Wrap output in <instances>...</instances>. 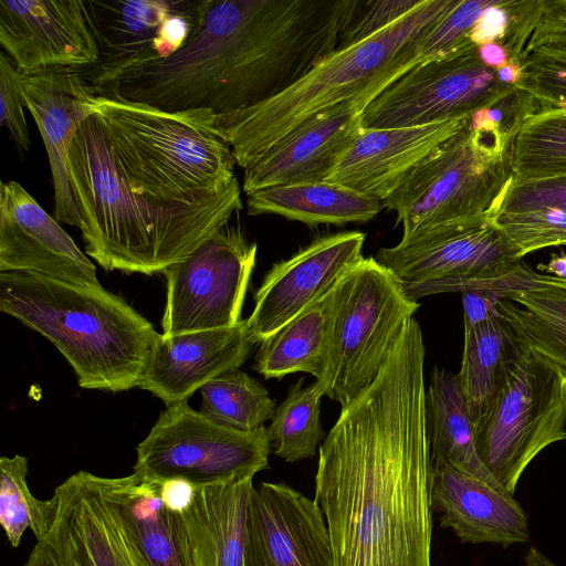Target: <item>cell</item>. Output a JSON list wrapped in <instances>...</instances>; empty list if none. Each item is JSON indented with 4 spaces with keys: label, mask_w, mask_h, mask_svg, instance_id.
<instances>
[{
    "label": "cell",
    "mask_w": 566,
    "mask_h": 566,
    "mask_svg": "<svg viewBox=\"0 0 566 566\" xmlns=\"http://www.w3.org/2000/svg\"><path fill=\"white\" fill-rule=\"evenodd\" d=\"M422 332L411 318L318 449L315 497L335 566H431L433 462Z\"/></svg>",
    "instance_id": "6da1fadb"
},
{
    "label": "cell",
    "mask_w": 566,
    "mask_h": 566,
    "mask_svg": "<svg viewBox=\"0 0 566 566\" xmlns=\"http://www.w3.org/2000/svg\"><path fill=\"white\" fill-rule=\"evenodd\" d=\"M69 171L85 252L106 271L164 273L242 209L237 178L196 205H163L135 192L94 113L72 142Z\"/></svg>",
    "instance_id": "7a4b0ae2"
},
{
    "label": "cell",
    "mask_w": 566,
    "mask_h": 566,
    "mask_svg": "<svg viewBox=\"0 0 566 566\" xmlns=\"http://www.w3.org/2000/svg\"><path fill=\"white\" fill-rule=\"evenodd\" d=\"M0 311L50 340L80 387H138L159 333L120 296L32 272H0Z\"/></svg>",
    "instance_id": "3957f363"
},
{
    "label": "cell",
    "mask_w": 566,
    "mask_h": 566,
    "mask_svg": "<svg viewBox=\"0 0 566 566\" xmlns=\"http://www.w3.org/2000/svg\"><path fill=\"white\" fill-rule=\"evenodd\" d=\"M459 0H422L406 17L355 45L336 49L282 94L230 114L217 128L243 170L269 147L311 116L347 101L368 104L420 64L421 35Z\"/></svg>",
    "instance_id": "277c9868"
},
{
    "label": "cell",
    "mask_w": 566,
    "mask_h": 566,
    "mask_svg": "<svg viewBox=\"0 0 566 566\" xmlns=\"http://www.w3.org/2000/svg\"><path fill=\"white\" fill-rule=\"evenodd\" d=\"M92 104L135 192L163 205H196L237 178L213 112H168L101 95Z\"/></svg>",
    "instance_id": "5b68a950"
},
{
    "label": "cell",
    "mask_w": 566,
    "mask_h": 566,
    "mask_svg": "<svg viewBox=\"0 0 566 566\" xmlns=\"http://www.w3.org/2000/svg\"><path fill=\"white\" fill-rule=\"evenodd\" d=\"M517 129H472L469 120L418 165L382 201L402 224L400 241L496 216L514 179L511 151Z\"/></svg>",
    "instance_id": "8992f818"
},
{
    "label": "cell",
    "mask_w": 566,
    "mask_h": 566,
    "mask_svg": "<svg viewBox=\"0 0 566 566\" xmlns=\"http://www.w3.org/2000/svg\"><path fill=\"white\" fill-rule=\"evenodd\" d=\"M324 301L325 361L315 382L324 396L345 407L376 380L419 303L387 268L364 256Z\"/></svg>",
    "instance_id": "52a82bcc"
},
{
    "label": "cell",
    "mask_w": 566,
    "mask_h": 566,
    "mask_svg": "<svg viewBox=\"0 0 566 566\" xmlns=\"http://www.w3.org/2000/svg\"><path fill=\"white\" fill-rule=\"evenodd\" d=\"M375 259L418 298L446 292L495 291L504 297L536 285L541 274L523 262L495 216L439 227L380 249Z\"/></svg>",
    "instance_id": "ba28073f"
},
{
    "label": "cell",
    "mask_w": 566,
    "mask_h": 566,
    "mask_svg": "<svg viewBox=\"0 0 566 566\" xmlns=\"http://www.w3.org/2000/svg\"><path fill=\"white\" fill-rule=\"evenodd\" d=\"M566 373L526 347L488 410L473 424L478 453L514 495L525 469L566 439Z\"/></svg>",
    "instance_id": "9c48e42d"
},
{
    "label": "cell",
    "mask_w": 566,
    "mask_h": 566,
    "mask_svg": "<svg viewBox=\"0 0 566 566\" xmlns=\"http://www.w3.org/2000/svg\"><path fill=\"white\" fill-rule=\"evenodd\" d=\"M271 450L264 426L253 431L227 428L185 401L167 407L137 446L134 472L158 481L180 478L201 486L255 475L269 467Z\"/></svg>",
    "instance_id": "30bf717a"
},
{
    "label": "cell",
    "mask_w": 566,
    "mask_h": 566,
    "mask_svg": "<svg viewBox=\"0 0 566 566\" xmlns=\"http://www.w3.org/2000/svg\"><path fill=\"white\" fill-rule=\"evenodd\" d=\"M515 85L502 83L471 41L421 63L378 94L361 112L363 128L421 126L471 116L509 96Z\"/></svg>",
    "instance_id": "8fae6325"
},
{
    "label": "cell",
    "mask_w": 566,
    "mask_h": 566,
    "mask_svg": "<svg viewBox=\"0 0 566 566\" xmlns=\"http://www.w3.org/2000/svg\"><path fill=\"white\" fill-rule=\"evenodd\" d=\"M53 495L51 527L23 566H153L122 515L112 478L82 470Z\"/></svg>",
    "instance_id": "7c38bea8"
},
{
    "label": "cell",
    "mask_w": 566,
    "mask_h": 566,
    "mask_svg": "<svg viewBox=\"0 0 566 566\" xmlns=\"http://www.w3.org/2000/svg\"><path fill=\"white\" fill-rule=\"evenodd\" d=\"M256 243L227 224L182 261L169 266L163 334L232 327L241 319Z\"/></svg>",
    "instance_id": "4fadbf2b"
},
{
    "label": "cell",
    "mask_w": 566,
    "mask_h": 566,
    "mask_svg": "<svg viewBox=\"0 0 566 566\" xmlns=\"http://www.w3.org/2000/svg\"><path fill=\"white\" fill-rule=\"evenodd\" d=\"M206 0H84L97 61L76 71L98 95L125 70L178 52Z\"/></svg>",
    "instance_id": "5bb4252c"
},
{
    "label": "cell",
    "mask_w": 566,
    "mask_h": 566,
    "mask_svg": "<svg viewBox=\"0 0 566 566\" xmlns=\"http://www.w3.org/2000/svg\"><path fill=\"white\" fill-rule=\"evenodd\" d=\"M0 44L24 76L98 59L84 0H0Z\"/></svg>",
    "instance_id": "9a60e30c"
},
{
    "label": "cell",
    "mask_w": 566,
    "mask_h": 566,
    "mask_svg": "<svg viewBox=\"0 0 566 566\" xmlns=\"http://www.w3.org/2000/svg\"><path fill=\"white\" fill-rule=\"evenodd\" d=\"M365 233L337 232L314 240L290 259L274 264L254 295L247 318L254 344L322 301L345 272L363 258Z\"/></svg>",
    "instance_id": "2e32d148"
},
{
    "label": "cell",
    "mask_w": 566,
    "mask_h": 566,
    "mask_svg": "<svg viewBox=\"0 0 566 566\" xmlns=\"http://www.w3.org/2000/svg\"><path fill=\"white\" fill-rule=\"evenodd\" d=\"M0 272H32L77 286H102L96 266L14 180L0 186Z\"/></svg>",
    "instance_id": "e0dca14e"
},
{
    "label": "cell",
    "mask_w": 566,
    "mask_h": 566,
    "mask_svg": "<svg viewBox=\"0 0 566 566\" xmlns=\"http://www.w3.org/2000/svg\"><path fill=\"white\" fill-rule=\"evenodd\" d=\"M245 566H335L317 502L284 483L254 486Z\"/></svg>",
    "instance_id": "ac0fdd59"
},
{
    "label": "cell",
    "mask_w": 566,
    "mask_h": 566,
    "mask_svg": "<svg viewBox=\"0 0 566 566\" xmlns=\"http://www.w3.org/2000/svg\"><path fill=\"white\" fill-rule=\"evenodd\" d=\"M470 120L458 117L421 126L360 128L326 181L388 198L407 176Z\"/></svg>",
    "instance_id": "d6986e66"
},
{
    "label": "cell",
    "mask_w": 566,
    "mask_h": 566,
    "mask_svg": "<svg viewBox=\"0 0 566 566\" xmlns=\"http://www.w3.org/2000/svg\"><path fill=\"white\" fill-rule=\"evenodd\" d=\"M360 99L344 102L308 117L244 169L243 191L326 180L361 128Z\"/></svg>",
    "instance_id": "ffe728a7"
},
{
    "label": "cell",
    "mask_w": 566,
    "mask_h": 566,
    "mask_svg": "<svg viewBox=\"0 0 566 566\" xmlns=\"http://www.w3.org/2000/svg\"><path fill=\"white\" fill-rule=\"evenodd\" d=\"M27 108L33 117L49 158L54 218L80 229L69 153L81 124L93 114L95 91L74 70H54L28 75L22 81Z\"/></svg>",
    "instance_id": "44dd1931"
},
{
    "label": "cell",
    "mask_w": 566,
    "mask_h": 566,
    "mask_svg": "<svg viewBox=\"0 0 566 566\" xmlns=\"http://www.w3.org/2000/svg\"><path fill=\"white\" fill-rule=\"evenodd\" d=\"M254 345L247 319L232 327L159 334L138 387L167 407L185 402L210 380L239 368Z\"/></svg>",
    "instance_id": "7402d4cb"
},
{
    "label": "cell",
    "mask_w": 566,
    "mask_h": 566,
    "mask_svg": "<svg viewBox=\"0 0 566 566\" xmlns=\"http://www.w3.org/2000/svg\"><path fill=\"white\" fill-rule=\"evenodd\" d=\"M432 505L461 543L506 547L530 539L527 516L511 493L446 462L433 463Z\"/></svg>",
    "instance_id": "603a6c76"
},
{
    "label": "cell",
    "mask_w": 566,
    "mask_h": 566,
    "mask_svg": "<svg viewBox=\"0 0 566 566\" xmlns=\"http://www.w3.org/2000/svg\"><path fill=\"white\" fill-rule=\"evenodd\" d=\"M252 474L196 486L175 513L186 566H245Z\"/></svg>",
    "instance_id": "cb8c5ba5"
},
{
    "label": "cell",
    "mask_w": 566,
    "mask_h": 566,
    "mask_svg": "<svg viewBox=\"0 0 566 566\" xmlns=\"http://www.w3.org/2000/svg\"><path fill=\"white\" fill-rule=\"evenodd\" d=\"M248 213L277 214L310 227L373 220L384 208L374 197L332 181L272 186L247 195Z\"/></svg>",
    "instance_id": "d4e9b609"
},
{
    "label": "cell",
    "mask_w": 566,
    "mask_h": 566,
    "mask_svg": "<svg viewBox=\"0 0 566 566\" xmlns=\"http://www.w3.org/2000/svg\"><path fill=\"white\" fill-rule=\"evenodd\" d=\"M426 424L433 463L446 462L503 489L478 453L473 422L458 375L434 367L426 390Z\"/></svg>",
    "instance_id": "484cf974"
},
{
    "label": "cell",
    "mask_w": 566,
    "mask_h": 566,
    "mask_svg": "<svg viewBox=\"0 0 566 566\" xmlns=\"http://www.w3.org/2000/svg\"><path fill=\"white\" fill-rule=\"evenodd\" d=\"M525 349L502 314L464 328L458 379L473 424L488 412Z\"/></svg>",
    "instance_id": "4316f807"
},
{
    "label": "cell",
    "mask_w": 566,
    "mask_h": 566,
    "mask_svg": "<svg viewBox=\"0 0 566 566\" xmlns=\"http://www.w3.org/2000/svg\"><path fill=\"white\" fill-rule=\"evenodd\" d=\"M499 310L528 349L566 373V279L542 274L535 286L503 297Z\"/></svg>",
    "instance_id": "83f0119b"
},
{
    "label": "cell",
    "mask_w": 566,
    "mask_h": 566,
    "mask_svg": "<svg viewBox=\"0 0 566 566\" xmlns=\"http://www.w3.org/2000/svg\"><path fill=\"white\" fill-rule=\"evenodd\" d=\"M122 515L153 566H186L178 521L163 503L160 481L133 472L112 478Z\"/></svg>",
    "instance_id": "f1b7e54d"
},
{
    "label": "cell",
    "mask_w": 566,
    "mask_h": 566,
    "mask_svg": "<svg viewBox=\"0 0 566 566\" xmlns=\"http://www.w3.org/2000/svg\"><path fill=\"white\" fill-rule=\"evenodd\" d=\"M326 349L324 298L260 343L253 368L264 378L297 371L322 376Z\"/></svg>",
    "instance_id": "f546056e"
},
{
    "label": "cell",
    "mask_w": 566,
    "mask_h": 566,
    "mask_svg": "<svg viewBox=\"0 0 566 566\" xmlns=\"http://www.w3.org/2000/svg\"><path fill=\"white\" fill-rule=\"evenodd\" d=\"M514 181L566 175V113L543 108L526 116L512 143Z\"/></svg>",
    "instance_id": "4dcf8cb0"
},
{
    "label": "cell",
    "mask_w": 566,
    "mask_h": 566,
    "mask_svg": "<svg viewBox=\"0 0 566 566\" xmlns=\"http://www.w3.org/2000/svg\"><path fill=\"white\" fill-rule=\"evenodd\" d=\"M199 390V411L218 424L240 431L263 427L276 408L261 382L239 368L223 373Z\"/></svg>",
    "instance_id": "1f68e13d"
},
{
    "label": "cell",
    "mask_w": 566,
    "mask_h": 566,
    "mask_svg": "<svg viewBox=\"0 0 566 566\" xmlns=\"http://www.w3.org/2000/svg\"><path fill=\"white\" fill-rule=\"evenodd\" d=\"M303 382L291 386L266 428L274 454L291 463L315 455L326 437L319 419L324 394L315 381Z\"/></svg>",
    "instance_id": "d6a6232c"
},
{
    "label": "cell",
    "mask_w": 566,
    "mask_h": 566,
    "mask_svg": "<svg viewBox=\"0 0 566 566\" xmlns=\"http://www.w3.org/2000/svg\"><path fill=\"white\" fill-rule=\"evenodd\" d=\"M510 25L499 42L509 57L542 52L566 55V0H507Z\"/></svg>",
    "instance_id": "836d02e7"
},
{
    "label": "cell",
    "mask_w": 566,
    "mask_h": 566,
    "mask_svg": "<svg viewBox=\"0 0 566 566\" xmlns=\"http://www.w3.org/2000/svg\"><path fill=\"white\" fill-rule=\"evenodd\" d=\"M28 459L15 454L0 458V524L12 547H18L29 528L41 538L51 527L56 499L39 500L28 485Z\"/></svg>",
    "instance_id": "e575fe53"
},
{
    "label": "cell",
    "mask_w": 566,
    "mask_h": 566,
    "mask_svg": "<svg viewBox=\"0 0 566 566\" xmlns=\"http://www.w3.org/2000/svg\"><path fill=\"white\" fill-rule=\"evenodd\" d=\"M495 222L522 258L547 247L566 245V207L499 212Z\"/></svg>",
    "instance_id": "d590c367"
},
{
    "label": "cell",
    "mask_w": 566,
    "mask_h": 566,
    "mask_svg": "<svg viewBox=\"0 0 566 566\" xmlns=\"http://www.w3.org/2000/svg\"><path fill=\"white\" fill-rule=\"evenodd\" d=\"M497 0H459L418 41L421 63L448 54L469 42V34L482 12Z\"/></svg>",
    "instance_id": "8d00e7d4"
},
{
    "label": "cell",
    "mask_w": 566,
    "mask_h": 566,
    "mask_svg": "<svg viewBox=\"0 0 566 566\" xmlns=\"http://www.w3.org/2000/svg\"><path fill=\"white\" fill-rule=\"evenodd\" d=\"M421 2L422 0H350L338 35L337 49L348 48L374 36L406 17Z\"/></svg>",
    "instance_id": "74e56055"
},
{
    "label": "cell",
    "mask_w": 566,
    "mask_h": 566,
    "mask_svg": "<svg viewBox=\"0 0 566 566\" xmlns=\"http://www.w3.org/2000/svg\"><path fill=\"white\" fill-rule=\"evenodd\" d=\"M520 63L523 77L515 86L532 98L535 111L566 104V55L535 52Z\"/></svg>",
    "instance_id": "f35d334b"
},
{
    "label": "cell",
    "mask_w": 566,
    "mask_h": 566,
    "mask_svg": "<svg viewBox=\"0 0 566 566\" xmlns=\"http://www.w3.org/2000/svg\"><path fill=\"white\" fill-rule=\"evenodd\" d=\"M24 75L4 51L0 52V125L6 128L20 151L30 149V135L25 119L27 107L22 81Z\"/></svg>",
    "instance_id": "ab89813d"
},
{
    "label": "cell",
    "mask_w": 566,
    "mask_h": 566,
    "mask_svg": "<svg viewBox=\"0 0 566 566\" xmlns=\"http://www.w3.org/2000/svg\"><path fill=\"white\" fill-rule=\"evenodd\" d=\"M547 206L566 207V175L536 180H513L499 212H517Z\"/></svg>",
    "instance_id": "60d3db41"
},
{
    "label": "cell",
    "mask_w": 566,
    "mask_h": 566,
    "mask_svg": "<svg viewBox=\"0 0 566 566\" xmlns=\"http://www.w3.org/2000/svg\"><path fill=\"white\" fill-rule=\"evenodd\" d=\"M509 25L507 0H497L482 12L469 34V40L476 46L499 43L505 38Z\"/></svg>",
    "instance_id": "b9f144b4"
},
{
    "label": "cell",
    "mask_w": 566,
    "mask_h": 566,
    "mask_svg": "<svg viewBox=\"0 0 566 566\" xmlns=\"http://www.w3.org/2000/svg\"><path fill=\"white\" fill-rule=\"evenodd\" d=\"M503 297V294L495 291L463 292L464 328L501 315L499 303Z\"/></svg>",
    "instance_id": "7bdbcfd3"
},
{
    "label": "cell",
    "mask_w": 566,
    "mask_h": 566,
    "mask_svg": "<svg viewBox=\"0 0 566 566\" xmlns=\"http://www.w3.org/2000/svg\"><path fill=\"white\" fill-rule=\"evenodd\" d=\"M160 497L164 505L171 513H180L192 501L196 485L180 478H171L160 481Z\"/></svg>",
    "instance_id": "ee69618b"
},
{
    "label": "cell",
    "mask_w": 566,
    "mask_h": 566,
    "mask_svg": "<svg viewBox=\"0 0 566 566\" xmlns=\"http://www.w3.org/2000/svg\"><path fill=\"white\" fill-rule=\"evenodd\" d=\"M479 55L486 66L495 70L509 60L506 50L497 42L479 46Z\"/></svg>",
    "instance_id": "f6af8a7d"
},
{
    "label": "cell",
    "mask_w": 566,
    "mask_h": 566,
    "mask_svg": "<svg viewBox=\"0 0 566 566\" xmlns=\"http://www.w3.org/2000/svg\"><path fill=\"white\" fill-rule=\"evenodd\" d=\"M499 80L506 85H517L523 77V69L518 60H509L496 69Z\"/></svg>",
    "instance_id": "bcb514c9"
},
{
    "label": "cell",
    "mask_w": 566,
    "mask_h": 566,
    "mask_svg": "<svg viewBox=\"0 0 566 566\" xmlns=\"http://www.w3.org/2000/svg\"><path fill=\"white\" fill-rule=\"evenodd\" d=\"M538 269L544 270L559 279H566V254L553 255L546 265H538Z\"/></svg>",
    "instance_id": "7dc6e473"
},
{
    "label": "cell",
    "mask_w": 566,
    "mask_h": 566,
    "mask_svg": "<svg viewBox=\"0 0 566 566\" xmlns=\"http://www.w3.org/2000/svg\"><path fill=\"white\" fill-rule=\"evenodd\" d=\"M524 562L525 566H556L535 547L527 551Z\"/></svg>",
    "instance_id": "c3c4849f"
},
{
    "label": "cell",
    "mask_w": 566,
    "mask_h": 566,
    "mask_svg": "<svg viewBox=\"0 0 566 566\" xmlns=\"http://www.w3.org/2000/svg\"><path fill=\"white\" fill-rule=\"evenodd\" d=\"M552 108H559V109H562L564 113H566V104L560 105V106H557V107H552Z\"/></svg>",
    "instance_id": "681fc988"
},
{
    "label": "cell",
    "mask_w": 566,
    "mask_h": 566,
    "mask_svg": "<svg viewBox=\"0 0 566 566\" xmlns=\"http://www.w3.org/2000/svg\"><path fill=\"white\" fill-rule=\"evenodd\" d=\"M565 176V175H564Z\"/></svg>",
    "instance_id": "f907efd6"
}]
</instances>
